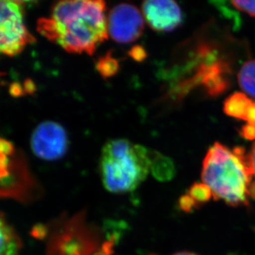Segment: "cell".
<instances>
[{"label": "cell", "mask_w": 255, "mask_h": 255, "mask_svg": "<svg viewBox=\"0 0 255 255\" xmlns=\"http://www.w3.org/2000/svg\"><path fill=\"white\" fill-rule=\"evenodd\" d=\"M102 0H72L56 2L49 17L37 21L36 30L69 53L92 56L97 46L109 38Z\"/></svg>", "instance_id": "cell-1"}, {"label": "cell", "mask_w": 255, "mask_h": 255, "mask_svg": "<svg viewBox=\"0 0 255 255\" xmlns=\"http://www.w3.org/2000/svg\"><path fill=\"white\" fill-rule=\"evenodd\" d=\"M202 179L215 200L231 207L248 206L254 175L248 154L241 148L231 150L221 143L210 147L202 164Z\"/></svg>", "instance_id": "cell-2"}, {"label": "cell", "mask_w": 255, "mask_h": 255, "mask_svg": "<svg viewBox=\"0 0 255 255\" xmlns=\"http://www.w3.org/2000/svg\"><path fill=\"white\" fill-rule=\"evenodd\" d=\"M153 163V153L127 139L110 140L102 149L99 172L107 191L125 194L141 184Z\"/></svg>", "instance_id": "cell-3"}, {"label": "cell", "mask_w": 255, "mask_h": 255, "mask_svg": "<svg viewBox=\"0 0 255 255\" xmlns=\"http://www.w3.org/2000/svg\"><path fill=\"white\" fill-rule=\"evenodd\" d=\"M45 255H93L103 244V231L89 222L86 210L49 222Z\"/></svg>", "instance_id": "cell-4"}, {"label": "cell", "mask_w": 255, "mask_h": 255, "mask_svg": "<svg viewBox=\"0 0 255 255\" xmlns=\"http://www.w3.org/2000/svg\"><path fill=\"white\" fill-rule=\"evenodd\" d=\"M13 154H1V197L30 204L41 198L42 190L24 161Z\"/></svg>", "instance_id": "cell-5"}, {"label": "cell", "mask_w": 255, "mask_h": 255, "mask_svg": "<svg viewBox=\"0 0 255 255\" xmlns=\"http://www.w3.org/2000/svg\"><path fill=\"white\" fill-rule=\"evenodd\" d=\"M25 2L1 1L0 13V51L6 56H17L25 46L36 41L23 22Z\"/></svg>", "instance_id": "cell-6"}, {"label": "cell", "mask_w": 255, "mask_h": 255, "mask_svg": "<svg viewBox=\"0 0 255 255\" xmlns=\"http://www.w3.org/2000/svg\"><path fill=\"white\" fill-rule=\"evenodd\" d=\"M31 151L45 160H56L67 151V134L62 126L53 121H44L31 133Z\"/></svg>", "instance_id": "cell-7"}, {"label": "cell", "mask_w": 255, "mask_h": 255, "mask_svg": "<svg viewBox=\"0 0 255 255\" xmlns=\"http://www.w3.org/2000/svg\"><path fill=\"white\" fill-rule=\"evenodd\" d=\"M143 13L134 5L120 3L109 12L108 32L118 43H130L142 35L144 27Z\"/></svg>", "instance_id": "cell-8"}, {"label": "cell", "mask_w": 255, "mask_h": 255, "mask_svg": "<svg viewBox=\"0 0 255 255\" xmlns=\"http://www.w3.org/2000/svg\"><path fill=\"white\" fill-rule=\"evenodd\" d=\"M141 10L144 19L154 31H173L183 21L180 7L177 2L171 0L144 1Z\"/></svg>", "instance_id": "cell-9"}, {"label": "cell", "mask_w": 255, "mask_h": 255, "mask_svg": "<svg viewBox=\"0 0 255 255\" xmlns=\"http://www.w3.org/2000/svg\"><path fill=\"white\" fill-rule=\"evenodd\" d=\"M1 231V254L0 255H20L22 248V240L14 227L10 224L5 217L4 213L1 214L0 222Z\"/></svg>", "instance_id": "cell-10"}, {"label": "cell", "mask_w": 255, "mask_h": 255, "mask_svg": "<svg viewBox=\"0 0 255 255\" xmlns=\"http://www.w3.org/2000/svg\"><path fill=\"white\" fill-rule=\"evenodd\" d=\"M238 82L247 95L255 99V60L246 61L238 73Z\"/></svg>", "instance_id": "cell-11"}, {"label": "cell", "mask_w": 255, "mask_h": 255, "mask_svg": "<svg viewBox=\"0 0 255 255\" xmlns=\"http://www.w3.org/2000/svg\"><path fill=\"white\" fill-rule=\"evenodd\" d=\"M151 172L157 179L168 181L173 178L174 169L171 160L165 159L161 154L153 153Z\"/></svg>", "instance_id": "cell-12"}, {"label": "cell", "mask_w": 255, "mask_h": 255, "mask_svg": "<svg viewBox=\"0 0 255 255\" xmlns=\"http://www.w3.org/2000/svg\"><path fill=\"white\" fill-rule=\"evenodd\" d=\"M96 68L103 77H112L119 70V63L109 52L105 56L99 58L96 64Z\"/></svg>", "instance_id": "cell-13"}, {"label": "cell", "mask_w": 255, "mask_h": 255, "mask_svg": "<svg viewBox=\"0 0 255 255\" xmlns=\"http://www.w3.org/2000/svg\"><path fill=\"white\" fill-rule=\"evenodd\" d=\"M188 195L193 198L200 207L205 203L209 202L213 198L212 191L205 183H196L191 186L188 193Z\"/></svg>", "instance_id": "cell-14"}, {"label": "cell", "mask_w": 255, "mask_h": 255, "mask_svg": "<svg viewBox=\"0 0 255 255\" xmlns=\"http://www.w3.org/2000/svg\"><path fill=\"white\" fill-rule=\"evenodd\" d=\"M178 208L185 213H191L194 210L199 209L200 207L188 193H186L178 198Z\"/></svg>", "instance_id": "cell-15"}, {"label": "cell", "mask_w": 255, "mask_h": 255, "mask_svg": "<svg viewBox=\"0 0 255 255\" xmlns=\"http://www.w3.org/2000/svg\"><path fill=\"white\" fill-rule=\"evenodd\" d=\"M49 233H50L49 225L43 224V223L34 225L30 231V236L38 241H46V239L48 238Z\"/></svg>", "instance_id": "cell-16"}, {"label": "cell", "mask_w": 255, "mask_h": 255, "mask_svg": "<svg viewBox=\"0 0 255 255\" xmlns=\"http://www.w3.org/2000/svg\"><path fill=\"white\" fill-rule=\"evenodd\" d=\"M117 243V239L115 236H112L111 238L104 241L100 248L93 255H116L115 246Z\"/></svg>", "instance_id": "cell-17"}, {"label": "cell", "mask_w": 255, "mask_h": 255, "mask_svg": "<svg viewBox=\"0 0 255 255\" xmlns=\"http://www.w3.org/2000/svg\"><path fill=\"white\" fill-rule=\"evenodd\" d=\"M231 4L237 9L255 17V1H231Z\"/></svg>", "instance_id": "cell-18"}, {"label": "cell", "mask_w": 255, "mask_h": 255, "mask_svg": "<svg viewBox=\"0 0 255 255\" xmlns=\"http://www.w3.org/2000/svg\"><path fill=\"white\" fill-rule=\"evenodd\" d=\"M129 55L136 61H142L146 57V52L140 46H135L130 49Z\"/></svg>", "instance_id": "cell-19"}, {"label": "cell", "mask_w": 255, "mask_h": 255, "mask_svg": "<svg viewBox=\"0 0 255 255\" xmlns=\"http://www.w3.org/2000/svg\"><path fill=\"white\" fill-rule=\"evenodd\" d=\"M10 94L13 97H19L23 95L24 90L22 89V87L18 84V83H13L11 85L9 89Z\"/></svg>", "instance_id": "cell-20"}, {"label": "cell", "mask_w": 255, "mask_h": 255, "mask_svg": "<svg viewBox=\"0 0 255 255\" xmlns=\"http://www.w3.org/2000/svg\"><path fill=\"white\" fill-rule=\"evenodd\" d=\"M249 161L251 164L252 173H253L254 178L255 177V144L253 146V149L251 153L248 154Z\"/></svg>", "instance_id": "cell-21"}, {"label": "cell", "mask_w": 255, "mask_h": 255, "mask_svg": "<svg viewBox=\"0 0 255 255\" xmlns=\"http://www.w3.org/2000/svg\"><path fill=\"white\" fill-rule=\"evenodd\" d=\"M23 88H24L25 92H27L28 94H32L36 90V86L31 80H27L25 81Z\"/></svg>", "instance_id": "cell-22"}, {"label": "cell", "mask_w": 255, "mask_h": 255, "mask_svg": "<svg viewBox=\"0 0 255 255\" xmlns=\"http://www.w3.org/2000/svg\"><path fill=\"white\" fill-rule=\"evenodd\" d=\"M173 255H199L198 254L193 253V252H189V251H180L177 253L173 254Z\"/></svg>", "instance_id": "cell-23"}, {"label": "cell", "mask_w": 255, "mask_h": 255, "mask_svg": "<svg viewBox=\"0 0 255 255\" xmlns=\"http://www.w3.org/2000/svg\"><path fill=\"white\" fill-rule=\"evenodd\" d=\"M155 255V254H150V255Z\"/></svg>", "instance_id": "cell-24"}]
</instances>
